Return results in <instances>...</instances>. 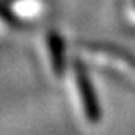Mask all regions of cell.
<instances>
[{
  "label": "cell",
  "instance_id": "3957f363",
  "mask_svg": "<svg viewBox=\"0 0 135 135\" xmlns=\"http://www.w3.org/2000/svg\"><path fill=\"white\" fill-rule=\"evenodd\" d=\"M0 19L5 20V22H8V24H17L15 15L12 14V12L8 10V7H7V5H3L2 2H0Z\"/></svg>",
  "mask_w": 135,
  "mask_h": 135
},
{
  "label": "cell",
  "instance_id": "6da1fadb",
  "mask_svg": "<svg viewBox=\"0 0 135 135\" xmlns=\"http://www.w3.org/2000/svg\"><path fill=\"white\" fill-rule=\"evenodd\" d=\"M76 84L79 90V98L83 101V108H84V115L91 123H96L100 120V105L96 100L95 90H93L90 78H88L86 71L83 69V66L76 68Z\"/></svg>",
  "mask_w": 135,
  "mask_h": 135
},
{
  "label": "cell",
  "instance_id": "7a4b0ae2",
  "mask_svg": "<svg viewBox=\"0 0 135 135\" xmlns=\"http://www.w3.org/2000/svg\"><path fill=\"white\" fill-rule=\"evenodd\" d=\"M49 52L54 66L52 69L56 71V74H61L64 68V57H62V42L57 34H49Z\"/></svg>",
  "mask_w": 135,
  "mask_h": 135
}]
</instances>
